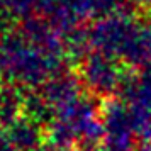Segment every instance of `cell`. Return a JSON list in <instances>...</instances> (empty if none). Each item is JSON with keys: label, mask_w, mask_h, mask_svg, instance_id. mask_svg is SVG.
Wrapping results in <instances>:
<instances>
[{"label": "cell", "mask_w": 151, "mask_h": 151, "mask_svg": "<svg viewBox=\"0 0 151 151\" xmlns=\"http://www.w3.org/2000/svg\"><path fill=\"white\" fill-rule=\"evenodd\" d=\"M132 151H151V143H144V144H141L139 148H136V150H132Z\"/></svg>", "instance_id": "4"}, {"label": "cell", "mask_w": 151, "mask_h": 151, "mask_svg": "<svg viewBox=\"0 0 151 151\" xmlns=\"http://www.w3.org/2000/svg\"><path fill=\"white\" fill-rule=\"evenodd\" d=\"M85 151H99V150H85ZM104 151H105V150H104Z\"/></svg>", "instance_id": "6"}, {"label": "cell", "mask_w": 151, "mask_h": 151, "mask_svg": "<svg viewBox=\"0 0 151 151\" xmlns=\"http://www.w3.org/2000/svg\"><path fill=\"white\" fill-rule=\"evenodd\" d=\"M39 151H58L56 148H41Z\"/></svg>", "instance_id": "5"}, {"label": "cell", "mask_w": 151, "mask_h": 151, "mask_svg": "<svg viewBox=\"0 0 151 151\" xmlns=\"http://www.w3.org/2000/svg\"><path fill=\"white\" fill-rule=\"evenodd\" d=\"M95 42L110 58H127L132 63L151 61V26L136 21L105 22L95 32Z\"/></svg>", "instance_id": "1"}, {"label": "cell", "mask_w": 151, "mask_h": 151, "mask_svg": "<svg viewBox=\"0 0 151 151\" xmlns=\"http://www.w3.org/2000/svg\"><path fill=\"white\" fill-rule=\"evenodd\" d=\"M119 60L110 58L104 53H97L92 61L85 65V76L93 90L112 92L124 83V73L119 66Z\"/></svg>", "instance_id": "2"}, {"label": "cell", "mask_w": 151, "mask_h": 151, "mask_svg": "<svg viewBox=\"0 0 151 151\" xmlns=\"http://www.w3.org/2000/svg\"><path fill=\"white\" fill-rule=\"evenodd\" d=\"M126 109L134 131L143 132L151 139V78L132 87V97Z\"/></svg>", "instance_id": "3"}]
</instances>
